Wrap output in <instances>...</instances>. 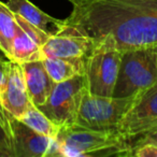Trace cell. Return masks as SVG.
Segmentation results:
<instances>
[{"label":"cell","mask_w":157,"mask_h":157,"mask_svg":"<svg viewBox=\"0 0 157 157\" xmlns=\"http://www.w3.org/2000/svg\"><path fill=\"white\" fill-rule=\"evenodd\" d=\"M66 25L93 41L105 35L121 52L157 46V0H67Z\"/></svg>","instance_id":"obj_1"},{"label":"cell","mask_w":157,"mask_h":157,"mask_svg":"<svg viewBox=\"0 0 157 157\" xmlns=\"http://www.w3.org/2000/svg\"><path fill=\"white\" fill-rule=\"evenodd\" d=\"M56 156H131L130 142L117 131L95 130L76 124L63 126L55 137Z\"/></svg>","instance_id":"obj_2"},{"label":"cell","mask_w":157,"mask_h":157,"mask_svg":"<svg viewBox=\"0 0 157 157\" xmlns=\"http://www.w3.org/2000/svg\"><path fill=\"white\" fill-rule=\"evenodd\" d=\"M85 60V78L88 93L95 96H113L123 53L115 40L105 35L95 40Z\"/></svg>","instance_id":"obj_3"},{"label":"cell","mask_w":157,"mask_h":157,"mask_svg":"<svg viewBox=\"0 0 157 157\" xmlns=\"http://www.w3.org/2000/svg\"><path fill=\"white\" fill-rule=\"evenodd\" d=\"M113 96L124 98L157 84V46L122 52Z\"/></svg>","instance_id":"obj_4"},{"label":"cell","mask_w":157,"mask_h":157,"mask_svg":"<svg viewBox=\"0 0 157 157\" xmlns=\"http://www.w3.org/2000/svg\"><path fill=\"white\" fill-rule=\"evenodd\" d=\"M135 95L124 98L105 97L95 96L87 90L82 99L75 124L95 130L116 131Z\"/></svg>","instance_id":"obj_5"},{"label":"cell","mask_w":157,"mask_h":157,"mask_svg":"<svg viewBox=\"0 0 157 157\" xmlns=\"http://www.w3.org/2000/svg\"><path fill=\"white\" fill-rule=\"evenodd\" d=\"M87 90L85 74H78L55 83L46 101L37 108L59 127L70 126L75 124L82 99Z\"/></svg>","instance_id":"obj_6"},{"label":"cell","mask_w":157,"mask_h":157,"mask_svg":"<svg viewBox=\"0 0 157 157\" xmlns=\"http://www.w3.org/2000/svg\"><path fill=\"white\" fill-rule=\"evenodd\" d=\"M157 128V84L135 95L132 103L118 125L117 131L130 142Z\"/></svg>","instance_id":"obj_7"},{"label":"cell","mask_w":157,"mask_h":157,"mask_svg":"<svg viewBox=\"0 0 157 157\" xmlns=\"http://www.w3.org/2000/svg\"><path fill=\"white\" fill-rule=\"evenodd\" d=\"M15 157L56 156L55 138L43 136L16 117L10 115Z\"/></svg>","instance_id":"obj_8"},{"label":"cell","mask_w":157,"mask_h":157,"mask_svg":"<svg viewBox=\"0 0 157 157\" xmlns=\"http://www.w3.org/2000/svg\"><path fill=\"white\" fill-rule=\"evenodd\" d=\"M93 46L94 42L90 38L66 25L60 33L48 38L42 45L41 52L43 58H86Z\"/></svg>","instance_id":"obj_9"},{"label":"cell","mask_w":157,"mask_h":157,"mask_svg":"<svg viewBox=\"0 0 157 157\" xmlns=\"http://www.w3.org/2000/svg\"><path fill=\"white\" fill-rule=\"evenodd\" d=\"M0 103L13 117L20 120L30 103L21 63L10 60L7 83L0 95Z\"/></svg>","instance_id":"obj_10"},{"label":"cell","mask_w":157,"mask_h":157,"mask_svg":"<svg viewBox=\"0 0 157 157\" xmlns=\"http://www.w3.org/2000/svg\"><path fill=\"white\" fill-rule=\"evenodd\" d=\"M21 66L30 101L36 107H40L50 96L55 82L48 75L42 60L28 61Z\"/></svg>","instance_id":"obj_11"},{"label":"cell","mask_w":157,"mask_h":157,"mask_svg":"<svg viewBox=\"0 0 157 157\" xmlns=\"http://www.w3.org/2000/svg\"><path fill=\"white\" fill-rule=\"evenodd\" d=\"M6 3L13 13L21 15L27 22L50 36L60 33L66 26L65 20H58L48 15L29 0H8Z\"/></svg>","instance_id":"obj_12"},{"label":"cell","mask_w":157,"mask_h":157,"mask_svg":"<svg viewBox=\"0 0 157 157\" xmlns=\"http://www.w3.org/2000/svg\"><path fill=\"white\" fill-rule=\"evenodd\" d=\"M42 44L33 36L23 30L17 25L11 48V59L17 63L28 61L42 60L43 55L41 52Z\"/></svg>","instance_id":"obj_13"},{"label":"cell","mask_w":157,"mask_h":157,"mask_svg":"<svg viewBox=\"0 0 157 157\" xmlns=\"http://www.w3.org/2000/svg\"><path fill=\"white\" fill-rule=\"evenodd\" d=\"M86 58H59L44 57L43 65L55 83L63 82L78 74L85 73Z\"/></svg>","instance_id":"obj_14"},{"label":"cell","mask_w":157,"mask_h":157,"mask_svg":"<svg viewBox=\"0 0 157 157\" xmlns=\"http://www.w3.org/2000/svg\"><path fill=\"white\" fill-rule=\"evenodd\" d=\"M24 124L30 127L33 130L37 131L43 136L55 138L57 136L60 127L53 123L39 108L36 107L33 103H30L28 109L26 110L23 116L20 118Z\"/></svg>","instance_id":"obj_15"},{"label":"cell","mask_w":157,"mask_h":157,"mask_svg":"<svg viewBox=\"0 0 157 157\" xmlns=\"http://www.w3.org/2000/svg\"><path fill=\"white\" fill-rule=\"evenodd\" d=\"M17 28L14 13L7 3L0 1V50L8 59H11V48Z\"/></svg>","instance_id":"obj_16"},{"label":"cell","mask_w":157,"mask_h":157,"mask_svg":"<svg viewBox=\"0 0 157 157\" xmlns=\"http://www.w3.org/2000/svg\"><path fill=\"white\" fill-rule=\"evenodd\" d=\"M0 157H15L10 114L0 103Z\"/></svg>","instance_id":"obj_17"},{"label":"cell","mask_w":157,"mask_h":157,"mask_svg":"<svg viewBox=\"0 0 157 157\" xmlns=\"http://www.w3.org/2000/svg\"><path fill=\"white\" fill-rule=\"evenodd\" d=\"M131 156L136 157H157V145L144 144L131 151Z\"/></svg>","instance_id":"obj_18"},{"label":"cell","mask_w":157,"mask_h":157,"mask_svg":"<svg viewBox=\"0 0 157 157\" xmlns=\"http://www.w3.org/2000/svg\"><path fill=\"white\" fill-rule=\"evenodd\" d=\"M144 144H153V145H157V128L155 130L147 132L145 135H142L140 137L136 138V141L133 143H130L131 151L135 147L140 145H144Z\"/></svg>","instance_id":"obj_19"},{"label":"cell","mask_w":157,"mask_h":157,"mask_svg":"<svg viewBox=\"0 0 157 157\" xmlns=\"http://www.w3.org/2000/svg\"><path fill=\"white\" fill-rule=\"evenodd\" d=\"M9 65H10L9 59L0 57V95H1V93H2L3 88L6 86V83H7Z\"/></svg>","instance_id":"obj_20"},{"label":"cell","mask_w":157,"mask_h":157,"mask_svg":"<svg viewBox=\"0 0 157 157\" xmlns=\"http://www.w3.org/2000/svg\"><path fill=\"white\" fill-rule=\"evenodd\" d=\"M0 57H2V58H7V57L5 56V54H3L2 52H1V50H0ZM8 59V58H7Z\"/></svg>","instance_id":"obj_21"}]
</instances>
